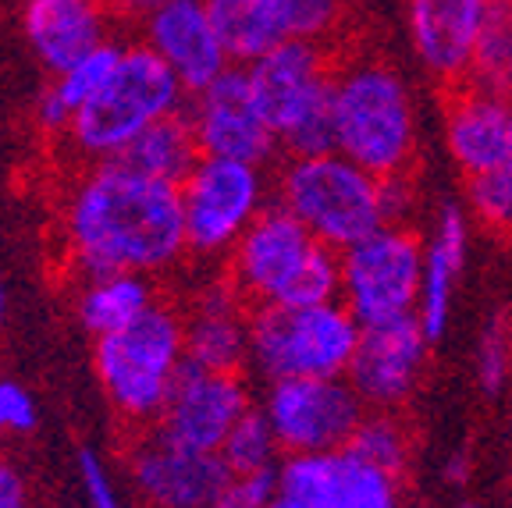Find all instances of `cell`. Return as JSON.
<instances>
[{"label":"cell","mask_w":512,"mask_h":508,"mask_svg":"<svg viewBox=\"0 0 512 508\" xmlns=\"http://www.w3.org/2000/svg\"><path fill=\"white\" fill-rule=\"evenodd\" d=\"M278 455L285 452H281L264 409H249L232 427L228 441L221 445V459L228 462L232 473H267V469H278Z\"/></svg>","instance_id":"29"},{"label":"cell","mask_w":512,"mask_h":508,"mask_svg":"<svg viewBox=\"0 0 512 508\" xmlns=\"http://www.w3.org/2000/svg\"><path fill=\"white\" fill-rule=\"evenodd\" d=\"M264 416L285 455H313L349 448L367 416V402L345 377H285L271 381Z\"/></svg>","instance_id":"10"},{"label":"cell","mask_w":512,"mask_h":508,"mask_svg":"<svg viewBox=\"0 0 512 508\" xmlns=\"http://www.w3.org/2000/svg\"><path fill=\"white\" fill-rule=\"evenodd\" d=\"M278 498V469L267 473H232L214 508H267Z\"/></svg>","instance_id":"34"},{"label":"cell","mask_w":512,"mask_h":508,"mask_svg":"<svg viewBox=\"0 0 512 508\" xmlns=\"http://www.w3.org/2000/svg\"><path fill=\"white\" fill-rule=\"evenodd\" d=\"M100 4L107 8V15L121 18V22H146L168 0H100Z\"/></svg>","instance_id":"37"},{"label":"cell","mask_w":512,"mask_h":508,"mask_svg":"<svg viewBox=\"0 0 512 508\" xmlns=\"http://www.w3.org/2000/svg\"><path fill=\"white\" fill-rule=\"evenodd\" d=\"M157 302L150 274L111 270V274H89L75 295V317L93 338L121 331L136 317H143Z\"/></svg>","instance_id":"23"},{"label":"cell","mask_w":512,"mask_h":508,"mask_svg":"<svg viewBox=\"0 0 512 508\" xmlns=\"http://www.w3.org/2000/svg\"><path fill=\"white\" fill-rule=\"evenodd\" d=\"M335 64L338 50L306 40H285L264 57H256L253 64H246L253 100L271 132L278 135V143L313 107L331 96Z\"/></svg>","instance_id":"12"},{"label":"cell","mask_w":512,"mask_h":508,"mask_svg":"<svg viewBox=\"0 0 512 508\" xmlns=\"http://www.w3.org/2000/svg\"><path fill=\"white\" fill-rule=\"evenodd\" d=\"M505 171L512 175V146H509V160H505Z\"/></svg>","instance_id":"40"},{"label":"cell","mask_w":512,"mask_h":508,"mask_svg":"<svg viewBox=\"0 0 512 508\" xmlns=\"http://www.w3.org/2000/svg\"><path fill=\"white\" fill-rule=\"evenodd\" d=\"M8 320V288H4V278H0V327Z\"/></svg>","instance_id":"38"},{"label":"cell","mask_w":512,"mask_h":508,"mask_svg":"<svg viewBox=\"0 0 512 508\" xmlns=\"http://www.w3.org/2000/svg\"><path fill=\"white\" fill-rule=\"evenodd\" d=\"M0 508H32V494L22 469L8 459H0Z\"/></svg>","instance_id":"36"},{"label":"cell","mask_w":512,"mask_h":508,"mask_svg":"<svg viewBox=\"0 0 512 508\" xmlns=\"http://www.w3.org/2000/svg\"><path fill=\"white\" fill-rule=\"evenodd\" d=\"M40 423V409L29 388L0 377V434H32Z\"/></svg>","instance_id":"35"},{"label":"cell","mask_w":512,"mask_h":508,"mask_svg":"<svg viewBox=\"0 0 512 508\" xmlns=\"http://www.w3.org/2000/svg\"><path fill=\"white\" fill-rule=\"evenodd\" d=\"M189 89L182 86L171 64L150 47H125L121 64L104 82V89L72 118L64 139L72 146L75 157L86 164L96 160H114L125 153V146L153 125L164 114L182 111V96Z\"/></svg>","instance_id":"5"},{"label":"cell","mask_w":512,"mask_h":508,"mask_svg":"<svg viewBox=\"0 0 512 508\" xmlns=\"http://www.w3.org/2000/svg\"><path fill=\"white\" fill-rule=\"evenodd\" d=\"M349 448L402 480V473L409 469V459H413V434H409V423L402 416H395V409H367L360 430L352 434Z\"/></svg>","instance_id":"27"},{"label":"cell","mask_w":512,"mask_h":508,"mask_svg":"<svg viewBox=\"0 0 512 508\" xmlns=\"http://www.w3.org/2000/svg\"><path fill=\"white\" fill-rule=\"evenodd\" d=\"M93 366L114 413L128 427H153L185 366V313L157 299L128 327L96 338Z\"/></svg>","instance_id":"4"},{"label":"cell","mask_w":512,"mask_h":508,"mask_svg":"<svg viewBox=\"0 0 512 508\" xmlns=\"http://www.w3.org/2000/svg\"><path fill=\"white\" fill-rule=\"evenodd\" d=\"M267 508H288V505H285V501H281V498H274V501H271V505H267Z\"/></svg>","instance_id":"39"},{"label":"cell","mask_w":512,"mask_h":508,"mask_svg":"<svg viewBox=\"0 0 512 508\" xmlns=\"http://www.w3.org/2000/svg\"><path fill=\"white\" fill-rule=\"evenodd\" d=\"M466 242H470L466 214L459 207H452V203L441 207L424 249V288H420V306H416V317H420L431 342H438L441 334H445L456 281L466 263Z\"/></svg>","instance_id":"22"},{"label":"cell","mask_w":512,"mask_h":508,"mask_svg":"<svg viewBox=\"0 0 512 508\" xmlns=\"http://www.w3.org/2000/svg\"><path fill=\"white\" fill-rule=\"evenodd\" d=\"M466 192H470V207L480 221L488 224L491 231L512 235V175L505 167H498L491 175L470 178Z\"/></svg>","instance_id":"31"},{"label":"cell","mask_w":512,"mask_h":508,"mask_svg":"<svg viewBox=\"0 0 512 508\" xmlns=\"http://www.w3.org/2000/svg\"><path fill=\"white\" fill-rule=\"evenodd\" d=\"M459 508H480V505H470V501H466V505H459Z\"/></svg>","instance_id":"41"},{"label":"cell","mask_w":512,"mask_h":508,"mask_svg":"<svg viewBox=\"0 0 512 508\" xmlns=\"http://www.w3.org/2000/svg\"><path fill=\"white\" fill-rule=\"evenodd\" d=\"M207 8L232 64H253L288 40L271 0H207Z\"/></svg>","instance_id":"26"},{"label":"cell","mask_w":512,"mask_h":508,"mask_svg":"<svg viewBox=\"0 0 512 508\" xmlns=\"http://www.w3.org/2000/svg\"><path fill=\"white\" fill-rule=\"evenodd\" d=\"M185 359L221 374H242L249 363V306L228 281L207 288L185 313Z\"/></svg>","instance_id":"20"},{"label":"cell","mask_w":512,"mask_h":508,"mask_svg":"<svg viewBox=\"0 0 512 508\" xmlns=\"http://www.w3.org/2000/svg\"><path fill=\"white\" fill-rule=\"evenodd\" d=\"M107 8L100 0H25L22 29L50 72H64L104 43Z\"/></svg>","instance_id":"21"},{"label":"cell","mask_w":512,"mask_h":508,"mask_svg":"<svg viewBox=\"0 0 512 508\" xmlns=\"http://www.w3.org/2000/svg\"><path fill=\"white\" fill-rule=\"evenodd\" d=\"M267 175L260 164L203 157L182 182V214L189 253L228 256L246 228L267 210Z\"/></svg>","instance_id":"9"},{"label":"cell","mask_w":512,"mask_h":508,"mask_svg":"<svg viewBox=\"0 0 512 508\" xmlns=\"http://www.w3.org/2000/svg\"><path fill=\"white\" fill-rule=\"evenodd\" d=\"M278 203L331 249H349L384 224L381 178L345 153L288 157L278 171Z\"/></svg>","instance_id":"6"},{"label":"cell","mask_w":512,"mask_h":508,"mask_svg":"<svg viewBox=\"0 0 512 508\" xmlns=\"http://www.w3.org/2000/svg\"><path fill=\"white\" fill-rule=\"evenodd\" d=\"M424 249L413 224H381L342 249V302L367 324L413 317L424 288Z\"/></svg>","instance_id":"8"},{"label":"cell","mask_w":512,"mask_h":508,"mask_svg":"<svg viewBox=\"0 0 512 508\" xmlns=\"http://www.w3.org/2000/svg\"><path fill=\"white\" fill-rule=\"evenodd\" d=\"M288 40L338 50V32L349 18V0H271Z\"/></svg>","instance_id":"28"},{"label":"cell","mask_w":512,"mask_h":508,"mask_svg":"<svg viewBox=\"0 0 512 508\" xmlns=\"http://www.w3.org/2000/svg\"><path fill=\"white\" fill-rule=\"evenodd\" d=\"M498 0H406V29L416 61L441 86L470 79L477 43Z\"/></svg>","instance_id":"17"},{"label":"cell","mask_w":512,"mask_h":508,"mask_svg":"<svg viewBox=\"0 0 512 508\" xmlns=\"http://www.w3.org/2000/svg\"><path fill=\"white\" fill-rule=\"evenodd\" d=\"M509 342H512V320H509Z\"/></svg>","instance_id":"42"},{"label":"cell","mask_w":512,"mask_h":508,"mask_svg":"<svg viewBox=\"0 0 512 508\" xmlns=\"http://www.w3.org/2000/svg\"><path fill=\"white\" fill-rule=\"evenodd\" d=\"M118 160L139 167L143 175H153L160 182L182 185L192 175V167L203 160V146L196 139L189 111H175L146 125L143 132L125 146Z\"/></svg>","instance_id":"24"},{"label":"cell","mask_w":512,"mask_h":508,"mask_svg":"<svg viewBox=\"0 0 512 508\" xmlns=\"http://www.w3.org/2000/svg\"><path fill=\"white\" fill-rule=\"evenodd\" d=\"M128 477L150 508H214L232 469L221 452H196L146 427L128 452Z\"/></svg>","instance_id":"13"},{"label":"cell","mask_w":512,"mask_h":508,"mask_svg":"<svg viewBox=\"0 0 512 508\" xmlns=\"http://www.w3.org/2000/svg\"><path fill=\"white\" fill-rule=\"evenodd\" d=\"M512 377V342H509V320L498 317L484 327L477 342V381L488 395H498V391L509 384Z\"/></svg>","instance_id":"32"},{"label":"cell","mask_w":512,"mask_h":508,"mask_svg":"<svg viewBox=\"0 0 512 508\" xmlns=\"http://www.w3.org/2000/svg\"><path fill=\"white\" fill-rule=\"evenodd\" d=\"M509 4H512V0H509Z\"/></svg>","instance_id":"43"},{"label":"cell","mask_w":512,"mask_h":508,"mask_svg":"<svg viewBox=\"0 0 512 508\" xmlns=\"http://www.w3.org/2000/svg\"><path fill=\"white\" fill-rule=\"evenodd\" d=\"M431 345L416 313L367 324L345 381L360 391L367 409H402L424 381Z\"/></svg>","instance_id":"15"},{"label":"cell","mask_w":512,"mask_h":508,"mask_svg":"<svg viewBox=\"0 0 512 508\" xmlns=\"http://www.w3.org/2000/svg\"><path fill=\"white\" fill-rule=\"evenodd\" d=\"M470 79L512 96V4L509 0H498L495 15H491L488 29L480 36Z\"/></svg>","instance_id":"30"},{"label":"cell","mask_w":512,"mask_h":508,"mask_svg":"<svg viewBox=\"0 0 512 508\" xmlns=\"http://www.w3.org/2000/svg\"><path fill=\"white\" fill-rule=\"evenodd\" d=\"M363 324L342 299L320 306H256L249 310V366L271 381L345 377Z\"/></svg>","instance_id":"7"},{"label":"cell","mask_w":512,"mask_h":508,"mask_svg":"<svg viewBox=\"0 0 512 508\" xmlns=\"http://www.w3.org/2000/svg\"><path fill=\"white\" fill-rule=\"evenodd\" d=\"M143 25L146 43L171 64V72L182 79L189 96L207 89L217 75L232 68V57L217 36L207 0H168Z\"/></svg>","instance_id":"19"},{"label":"cell","mask_w":512,"mask_h":508,"mask_svg":"<svg viewBox=\"0 0 512 508\" xmlns=\"http://www.w3.org/2000/svg\"><path fill=\"white\" fill-rule=\"evenodd\" d=\"M189 118L196 125L203 157H228L264 167L278 150V135L253 100L246 64H232L207 89L192 93Z\"/></svg>","instance_id":"16"},{"label":"cell","mask_w":512,"mask_h":508,"mask_svg":"<svg viewBox=\"0 0 512 508\" xmlns=\"http://www.w3.org/2000/svg\"><path fill=\"white\" fill-rule=\"evenodd\" d=\"M445 143L466 182L505 167L512 146V96L473 79L448 86Z\"/></svg>","instance_id":"18"},{"label":"cell","mask_w":512,"mask_h":508,"mask_svg":"<svg viewBox=\"0 0 512 508\" xmlns=\"http://www.w3.org/2000/svg\"><path fill=\"white\" fill-rule=\"evenodd\" d=\"M335 150L377 178L416 171V104L409 82L381 54H338Z\"/></svg>","instance_id":"3"},{"label":"cell","mask_w":512,"mask_h":508,"mask_svg":"<svg viewBox=\"0 0 512 508\" xmlns=\"http://www.w3.org/2000/svg\"><path fill=\"white\" fill-rule=\"evenodd\" d=\"M224 281L249 310L320 306L342 299V253L313 239L292 210L274 203L235 242Z\"/></svg>","instance_id":"2"},{"label":"cell","mask_w":512,"mask_h":508,"mask_svg":"<svg viewBox=\"0 0 512 508\" xmlns=\"http://www.w3.org/2000/svg\"><path fill=\"white\" fill-rule=\"evenodd\" d=\"M253 409L249 388L242 374H221L185 359L182 374L168 395L160 420L153 423L157 434L196 452H221L232 427Z\"/></svg>","instance_id":"14"},{"label":"cell","mask_w":512,"mask_h":508,"mask_svg":"<svg viewBox=\"0 0 512 508\" xmlns=\"http://www.w3.org/2000/svg\"><path fill=\"white\" fill-rule=\"evenodd\" d=\"M68 260L89 274H160L189 253L182 185L143 175L125 160H96L79 171L61 203Z\"/></svg>","instance_id":"1"},{"label":"cell","mask_w":512,"mask_h":508,"mask_svg":"<svg viewBox=\"0 0 512 508\" xmlns=\"http://www.w3.org/2000/svg\"><path fill=\"white\" fill-rule=\"evenodd\" d=\"M278 498L288 508H402L399 477L352 448L285 455Z\"/></svg>","instance_id":"11"},{"label":"cell","mask_w":512,"mask_h":508,"mask_svg":"<svg viewBox=\"0 0 512 508\" xmlns=\"http://www.w3.org/2000/svg\"><path fill=\"white\" fill-rule=\"evenodd\" d=\"M75 473H79V484H82V491H86L89 508H125L111 469H107V462L100 459L93 448H82V452L75 455Z\"/></svg>","instance_id":"33"},{"label":"cell","mask_w":512,"mask_h":508,"mask_svg":"<svg viewBox=\"0 0 512 508\" xmlns=\"http://www.w3.org/2000/svg\"><path fill=\"white\" fill-rule=\"evenodd\" d=\"M121 54H125V47L104 40L96 50H89L82 61H75L72 68L57 72L54 86H50L40 100L43 132H50V135L68 132V125H72L75 114H79L82 107H86L89 100L104 89V82L114 75V68L121 64Z\"/></svg>","instance_id":"25"}]
</instances>
